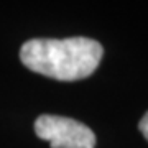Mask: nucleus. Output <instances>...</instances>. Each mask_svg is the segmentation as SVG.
I'll use <instances>...</instances> for the list:
<instances>
[{
  "instance_id": "obj_1",
  "label": "nucleus",
  "mask_w": 148,
  "mask_h": 148,
  "mask_svg": "<svg viewBox=\"0 0 148 148\" xmlns=\"http://www.w3.org/2000/svg\"><path fill=\"white\" fill-rule=\"evenodd\" d=\"M104 48L86 36L33 38L20 48V59L30 71L56 81H81L99 68Z\"/></svg>"
},
{
  "instance_id": "obj_2",
  "label": "nucleus",
  "mask_w": 148,
  "mask_h": 148,
  "mask_svg": "<svg viewBox=\"0 0 148 148\" xmlns=\"http://www.w3.org/2000/svg\"><path fill=\"white\" fill-rule=\"evenodd\" d=\"M35 133L51 148H95L97 143L87 125L61 115H40L35 120Z\"/></svg>"
},
{
  "instance_id": "obj_3",
  "label": "nucleus",
  "mask_w": 148,
  "mask_h": 148,
  "mask_svg": "<svg viewBox=\"0 0 148 148\" xmlns=\"http://www.w3.org/2000/svg\"><path fill=\"white\" fill-rule=\"evenodd\" d=\"M138 128H140L142 135L145 137V140L148 142V112L142 117V120H140V123H138Z\"/></svg>"
}]
</instances>
